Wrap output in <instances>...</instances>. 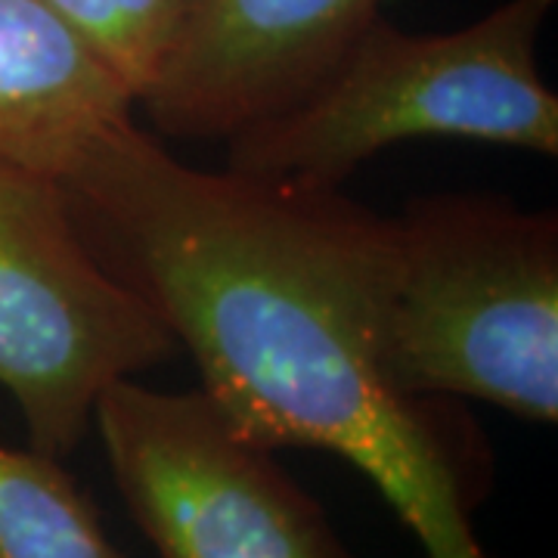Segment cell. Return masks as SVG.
Here are the masks:
<instances>
[{"label":"cell","instance_id":"8","mask_svg":"<svg viewBox=\"0 0 558 558\" xmlns=\"http://www.w3.org/2000/svg\"><path fill=\"white\" fill-rule=\"evenodd\" d=\"M0 558H124L60 459L0 444Z\"/></svg>","mask_w":558,"mask_h":558},{"label":"cell","instance_id":"5","mask_svg":"<svg viewBox=\"0 0 558 558\" xmlns=\"http://www.w3.org/2000/svg\"><path fill=\"white\" fill-rule=\"evenodd\" d=\"M94 425L159 558H357L274 450L245 438L202 388L112 381Z\"/></svg>","mask_w":558,"mask_h":558},{"label":"cell","instance_id":"7","mask_svg":"<svg viewBox=\"0 0 558 558\" xmlns=\"http://www.w3.org/2000/svg\"><path fill=\"white\" fill-rule=\"evenodd\" d=\"M137 97L44 0H0V161L65 180Z\"/></svg>","mask_w":558,"mask_h":558},{"label":"cell","instance_id":"3","mask_svg":"<svg viewBox=\"0 0 558 558\" xmlns=\"http://www.w3.org/2000/svg\"><path fill=\"white\" fill-rule=\"evenodd\" d=\"M379 369L407 398L558 422V218L499 196H428L395 218Z\"/></svg>","mask_w":558,"mask_h":558},{"label":"cell","instance_id":"6","mask_svg":"<svg viewBox=\"0 0 558 558\" xmlns=\"http://www.w3.org/2000/svg\"><path fill=\"white\" fill-rule=\"evenodd\" d=\"M385 0H193L137 106L153 134L223 140L299 102Z\"/></svg>","mask_w":558,"mask_h":558},{"label":"cell","instance_id":"2","mask_svg":"<svg viewBox=\"0 0 558 558\" xmlns=\"http://www.w3.org/2000/svg\"><path fill=\"white\" fill-rule=\"evenodd\" d=\"M556 0H502L457 32L373 22L326 78L227 137L236 174L341 186L403 140L457 137L558 156V97L537 69Z\"/></svg>","mask_w":558,"mask_h":558},{"label":"cell","instance_id":"4","mask_svg":"<svg viewBox=\"0 0 558 558\" xmlns=\"http://www.w3.org/2000/svg\"><path fill=\"white\" fill-rule=\"evenodd\" d=\"M178 351L159 311L84 240L60 180L0 161V388L28 447L69 457L112 381Z\"/></svg>","mask_w":558,"mask_h":558},{"label":"cell","instance_id":"1","mask_svg":"<svg viewBox=\"0 0 558 558\" xmlns=\"http://www.w3.org/2000/svg\"><path fill=\"white\" fill-rule=\"evenodd\" d=\"M62 190L97 258L159 311L245 438L351 462L428 558H490L475 512L494 457L475 418L381 379L395 218L341 186L193 168L137 121Z\"/></svg>","mask_w":558,"mask_h":558},{"label":"cell","instance_id":"9","mask_svg":"<svg viewBox=\"0 0 558 558\" xmlns=\"http://www.w3.org/2000/svg\"><path fill=\"white\" fill-rule=\"evenodd\" d=\"M87 40L134 97L156 81L193 0H44Z\"/></svg>","mask_w":558,"mask_h":558}]
</instances>
